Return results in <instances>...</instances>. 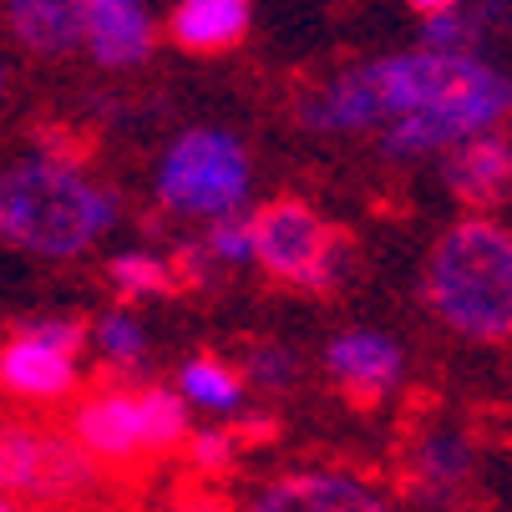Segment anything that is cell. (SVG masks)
<instances>
[{"mask_svg":"<svg viewBox=\"0 0 512 512\" xmlns=\"http://www.w3.org/2000/svg\"><path fill=\"white\" fill-rule=\"evenodd\" d=\"M442 178L462 203L497 208L512 193V148L502 137H482V132L462 137V142H452V153L442 163Z\"/></svg>","mask_w":512,"mask_h":512,"instance_id":"obj_10","label":"cell"},{"mask_svg":"<svg viewBox=\"0 0 512 512\" xmlns=\"http://www.w3.org/2000/svg\"><path fill=\"white\" fill-rule=\"evenodd\" d=\"M249 512H391L365 482L340 477V472H300L269 482Z\"/></svg>","mask_w":512,"mask_h":512,"instance_id":"obj_9","label":"cell"},{"mask_svg":"<svg viewBox=\"0 0 512 512\" xmlns=\"http://www.w3.org/2000/svg\"><path fill=\"white\" fill-rule=\"evenodd\" d=\"M142 431H148V452L178 447L188 436L183 396H173V391H142Z\"/></svg>","mask_w":512,"mask_h":512,"instance_id":"obj_17","label":"cell"},{"mask_svg":"<svg viewBox=\"0 0 512 512\" xmlns=\"http://www.w3.org/2000/svg\"><path fill=\"white\" fill-rule=\"evenodd\" d=\"M92 452L71 431L31 421V416H0V492L36 497V502H82L97 492Z\"/></svg>","mask_w":512,"mask_h":512,"instance_id":"obj_4","label":"cell"},{"mask_svg":"<svg viewBox=\"0 0 512 512\" xmlns=\"http://www.w3.org/2000/svg\"><path fill=\"white\" fill-rule=\"evenodd\" d=\"M325 360H330V376H335L350 396H360V401L386 396V391L396 386V376H401V350H396V340H391V335H376V330H350V335H340Z\"/></svg>","mask_w":512,"mask_h":512,"instance_id":"obj_11","label":"cell"},{"mask_svg":"<svg viewBox=\"0 0 512 512\" xmlns=\"http://www.w3.org/2000/svg\"><path fill=\"white\" fill-rule=\"evenodd\" d=\"M289 376H295V360H289L284 345H254L249 350V381L279 391V386H289Z\"/></svg>","mask_w":512,"mask_h":512,"instance_id":"obj_22","label":"cell"},{"mask_svg":"<svg viewBox=\"0 0 512 512\" xmlns=\"http://www.w3.org/2000/svg\"><path fill=\"white\" fill-rule=\"evenodd\" d=\"M158 193L173 213H193V218L234 213L249 193V158L239 148V137H229V132L178 137L173 153L163 158Z\"/></svg>","mask_w":512,"mask_h":512,"instance_id":"obj_6","label":"cell"},{"mask_svg":"<svg viewBox=\"0 0 512 512\" xmlns=\"http://www.w3.org/2000/svg\"><path fill=\"white\" fill-rule=\"evenodd\" d=\"M0 512H16V507H11V497H6V492H0Z\"/></svg>","mask_w":512,"mask_h":512,"instance_id":"obj_25","label":"cell"},{"mask_svg":"<svg viewBox=\"0 0 512 512\" xmlns=\"http://www.w3.org/2000/svg\"><path fill=\"white\" fill-rule=\"evenodd\" d=\"M87 330L77 320H41L11 335V345L0 350V386L16 396H66L77 381V365L71 355L82 350Z\"/></svg>","mask_w":512,"mask_h":512,"instance_id":"obj_7","label":"cell"},{"mask_svg":"<svg viewBox=\"0 0 512 512\" xmlns=\"http://www.w3.org/2000/svg\"><path fill=\"white\" fill-rule=\"evenodd\" d=\"M512 107V82L482 66L472 51H406L365 61L330 87L310 92L300 117L320 132H371L396 158L442 153L462 137L487 132Z\"/></svg>","mask_w":512,"mask_h":512,"instance_id":"obj_1","label":"cell"},{"mask_svg":"<svg viewBox=\"0 0 512 512\" xmlns=\"http://www.w3.org/2000/svg\"><path fill=\"white\" fill-rule=\"evenodd\" d=\"M482 36V21L467 11V16H452V11H436L426 16V31H421V46L431 51H472Z\"/></svg>","mask_w":512,"mask_h":512,"instance_id":"obj_19","label":"cell"},{"mask_svg":"<svg viewBox=\"0 0 512 512\" xmlns=\"http://www.w3.org/2000/svg\"><path fill=\"white\" fill-rule=\"evenodd\" d=\"M97 345H102V355L112 360V365H122V371H132V365H142V325L137 320H127V315H107L102 325H97Z\"/></svg>","mask_w":512,"mask_h":512,"instance_id":"obj_20","label":"cell"},{"mask_svg":"<svg viewBox=\"0 0 512 512\" xmlns=\"http://www.w3.org/2000/svg\"><path fill=\"white\" fill-rule=\"evenodd\" d=\"M6 16L21 46L61 56L87 36V0H6Z\"/></svg>","mask_w":512,"mask_h":512,"instance_id":"obj_13","label":"cell"},{"mask_svg":"<svg viewBox=\"0 0 512 512\" xmlns=\"http://www.w3.org/2000/svg\"><path fill=\"white\" fill-rule=\"evenodd\" d=\"M112 284L122 289L127 300H137V295H168L173 274H168V264L153 259V254H117V259H112Z\"/></svg>","mask_w":512,"mask_h":512,"instance_id":"obj_18","label":"cell"},{"mask_svg":"<svg viewBox=\"0 0 512 512\" xmlns=\"http://www.w3.org/2000/svg\"><path fill=\"white\" fill-rule=\"evenodd\" d=\"M183 396L208 406V411H234L239 396H244V381L224 360H188L183 365Z\"/></svg>","mask_w":512,"mask_h":512,"instance_id":"obj_16","label":"cell"},{"mask_svg":"<svg viewBox=\"0 0 512 512\" xmlns=\"http://www.w3.org/2000/svg\"><path fill=\"white\" fill-rule=\"evenodd\" d=\"M0 87H6V71H0Z\"/></svg>","mask_w":512,"mask_h":512,"instance_id":"obj_26","label":"cell"},{"mask_svg":"<svg viewBox=\"0 0 512 512\" xmlns=\"http://www.w3.org/2000/svg\"><path fill=\"white\" fill-rule=\"evenodd\" d=\"M203 249L218 259V264H249L254 259V234H249V224L244 218H234V213H224L218 224L208 229V239H203Z\"/></svg>","mask_w":512,"mask_h":512,"instance_id":"obj_21","label":"cell"},{"mask_svg":"<svg viewBox=\"0 0 512 512\" xmlns=\"http://www.w3.org/2000/svg\"><path fill=\"white\" fill-rule=\"evenodd\" d=\"M249 31V0H178V11L168 21V36L183 51H229Z\"/></svg>","mask_w":512,"mask_h":512,"instance_id":"obj_14","label":"cell"},{"mask_svg":"<svg viewBox=\"0 0 512 512\" xmlns=\"http://www.w3.org/2000/svg\"><path fill=\"white\" fill-rule=\"evenodd\" d=\"M117 218V198L97 188L66 153H41L11 168L6 188H0V229L16 244L71 259L92 249Z\"/></svg>","mask_w":512,"mask_h":512,"instance_id":"obj_2","label":"cell"},{"mask_svg":"<svg viewBox=\"0 0 512 512\" xmlns=\"http://www.w3.org/2000/svg\"><path fill=\"white\" fill-rule=\"evenodd\" d=\"M188 452H193L198 467H224L234 457V436L229 431H198L193 442H188Z\"/></svg>","mask_w":512,"mask_h":512,"instance_id":"obj_23","label":"cell"},{"mask_svg":"<svg viewBox=\"0 0 512 512\" xmlns=\"http://www.w3.org/2000/svg\"><path fill=\"white\" fill-rule=\"evenodd\" d=\"M102 66H137L153 46V26L142 0H87V36Z\"/></svg>","mask_w":512,"mask_h":512,"instance_id":"obj_12","label":"cell"},{"mask_svg":"<svg viewBox=\"0 0 512 512\" xmlns=\"http://www.w3.org/2000/svg\"><path fill=\"white\" fill-rule=\"evenodd\" d=\"M71 436L102 462H132L148 452V431H142V396L132 391H97L92 401L71 416Z\"/></svg>","mask_w":512,"mask_h":512,"instance_id":"obj_8","label":"cell"},{"mask_svg":"<svg viewBox=\"0 0 512 512\" xmlns=\"http://www.w3.org/2000/svg\"><path fill=\"white\" fill-rule=\"evenodd\" d=\"M462 0H411V11H421V16H436V11H457Z\"/></svg>","mask_w":512,"mask_h":512,"instance_id":"obj_24","label":"cell"},{"mask_svg":"<svg viewBox=\"0 0 512 512\" xmlns=\"http://www.w3.org/2000/svg\"><path fill=\"white\" fill-rule=\"evenodd\" d=\"M426 305L467 340H512V234L467 218L426 264Z\"/></svg>","mask_w":512,"mask_h":512,"instance_id":"obj_3","label":"cell"},{"mask_svg":"<svg viewBox=\"0 0 512 512\" xmlns=\"http://www.w3.org/2000/svg\"><path fill=\"white\" fill-rule=\"evenodd\" d=\"M249 234H254V259L300 289H335L345 274L350 239L325 229V218L300 198L264 203L249 218Z\"/></svg>","mask_w":512,"mask_h":512,"instance_id":"obj_5","label":"cell"},{"mask_svg":"<svg viewBox=\"0 0 512 512\" xmlns=\"http://www.w3.org/2000/svg\"><path fill=\"white\" fill-rule=\"evenodd\" d=\"M472 472V447L462 436H426V447L416 452V492L426 497H447L462 487Z\"/></svg>","mask_w":512,"mask_h":512,"instance_id":"obj_15","label":"cell"}]
</instances>
